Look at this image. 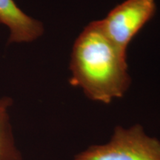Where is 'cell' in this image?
<instances>
[{"label":"cell","mask_w":160,"mask_h":160,"mask_svg":"<svg viewBox=\"0 0 160 160\" xmlns=\"http://www.w3.org/2000/svg\"><path fill=\"white\" fill-rule=\"evenodd\" d=\"M126 53L106 35L99 20L92 22L73 45L70 83L92 101L110 104L122 98L131 83Z\"/></svg>","instance_id":"1"},{"label":"cell","mask_w":160,"mask_h":160,"mask_svg":"<svg viewBox=\"0 0 160 160\" xmlns=\"http://www.w3.org/2000/svg\"><path fill=\"white\" fill-rule=\"evenodd\" d=\"M73 160H160V140L147 134L139 124L118 125L108 142L89 146Z\"/></svg>","instance_id":"2"},{"label":"cell","mask_w":160,"mask_h":160,"mask_svg":"<svg viewBox=\"0 0 160 160\" xmlns=\"http://www.w3.org/2000/svg\"><path fill=\"white\" fill-rule=\"evenodd\" d=\"M156 11L154 0H125L99 22L111 41L127 51L131 40L154 17Z\"/></svg>","instance_id":"3"},{"label":"cell","mask_w":160,"mask_h":160,"mask_svg":"<svg viewBox=\"0 0 160 160\" xmlns=\"http://www.w3.org/2000/svg\"><path fill=\"white\" fill-rule=\"evenodd\" d=\"M0 24L8 28L9 43L31 42L44 33L42 23L24 13L14 0H0Z\"/></svg>","instance_id":"4"},{"label":"cell","mask_w":160,"mask_h":160,"mask_svg":"<svg viewBox=\"0 0 160 160\" xmlns=\"http://www.w3.org/2000/svg\"><path fill=\"white\" fill-rule=\"evenodd\" d=\"M12 103L11 98H0V160H22L10 119L9 111Z\"/></svg>","instance_id":"5"}]
</instances>
